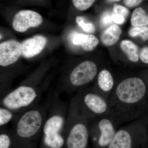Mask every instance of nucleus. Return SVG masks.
<instances>
[{
	"mask_svg": "<svg viewBox=\"0 0 148 148\" xmlns=\"http://www.w3.org/2000/svg\"><path fill=\"white\" fill-rule=\"evenodd\" d=\"M147 86L141 78H126L115 85L108 98L110 114L119 124L138 119L143 113Z\"/></svg>",
	"mask_w": 148,
	"mask_h": 148,
	"instance_id": "obj_1",
	"label": "nucleus"
},
{
	"mask_svg": "<svg viewBox=\"0 0 148 148\" xmlns=\"http://www.w3.org/2000/svg\"><path fill=\"white\" fill-rule=\"evenodd\" d=\"M90 119L80 108L76 95L72 98L69 108L65 130L67 133V148H87Z\"/></svg>",
	"mask_w": 148,
	"mask_h": 148,
	"instance_id": "obj_2",
	"label": "nucleus"
},
{
	"mask_svg": "<svg viewBox=\"0 0 148 148\" xmlns=\"http://www.w3.org/2000/svg\"><path fill=\"white\" fill-rule=\"evenodd\" d=\"M46 113L45 109L36 106L18 114L13 120L15 135L21 140L32 139L42 130Z\"/></svg>",
	"mask_w": 148,
	"mask_h": 148,
	"instance_id": "obj_3",
	"label": "nucleus"
},
{
	"mask_svg": "<svg viewBox=\"0 0 148 148\" xmlns=\"http://www.w3.org/2000/svg\"><path fill=\"white\" fill-rule=\"evenodd\" d=\"M80 108L91 120L110 114L108 100L92 89L81 90L76 94Z\"/></svg>",
	"mask_w": 148,
	"mask_h": 148,
	"instance_id": "obj_4",
	"label": "nucleus"
},
{
	"mask_svg": "<svg viewBox=\"0 0 148 148\" xmlns=\"http://www.w3.org/2000/svg\"><path fill=\"white\" fill-rule=\"evenodd\" d=\"M119 125L110 114L90 120V135L99 148H107L113 140Z\"/></svg>",
	"mask_w": 148,
	"mask_h": 148,
	"instance_id": "obj_5",
	"label": "nucleus"
},
{
	"mask_svg": "<svg viewBox=\"0 0 148 148\" xmlns=\"http://www.w3.org/2000/svg\"><path fill=\"white\" fill-rule=\"evenodd\" d=\"M144 124L139 119L129 122L117 130L107 148H138L144 130Z\"/></svg>",
	"mask_w": 148,
	"mask_h": 148,
	"instance_id": "obj_6",
	"label": "nucleus"
},
{
	"mask_svg": "<svg viewBox=\"0 0 148 148\" xmlns=\"http://www.w3.org/2000/svg\"><path fill=\"white\" fill-rule=\"evenodd\" d=\"M69 108L57 96L53 98L43 126V135L61 133L65 130Z\"/></svg>",
	"mask_w": 148,
	"mask_h": 148,
	"instance_id": "obj_7",
	"label": "nucleus"
},
{
	"mask_svg": "<svg viewBox=\"0 0 148 148\" xmlns=\"http://www.w3.org/2000/svg\"><path fill=\"white\" fill-rule=\"evenodd\" d=\"M98 73V66L93 61H86L78 64L69 75L68 92L73 93L87 85L95 79Z\"/></svg>",
	"mask_w": 148,
	"mask_h": 148,
	"instance_id": "obj_8",
	"label": "nucleus"
},
{
	"mask_svg": "<svg viewBox=\"0 0 148 148\" xmlns=\"http://www.w3.org/2000/svg\"><path fill=\"white\" fill-rule=\"evenodd\" d=\"M41 15L31 10H22L16 14L14 17L12 26L16 32L23 33L30 28L38 27L42 22Z\"/></svg>",
	"mask_w": 148,
	"mask_h": 148,
	"instance_id": "obj_9",
	"label": "nucleus"
},
{
	"mask_svg": "<svg viewBox=\"0 0 148 148\" xmlns=\"http://www.w3.org/2000/svg\"><path fill=\"white\" fill-rule=\"evenodd\" d=\"M21 55V44L16 40H9L0 44V65L1 67H8L16 63Z\"/></svg>",
	"mask_w": 148,
	"mask_h": 148,
	"instance_id": "obj_10",
	"label": "nucleus"
},
{
	"mask_svg": "<svg viewBox=\"0 0 148 148\" xmlns=\"http://www.w3.org/2000/svg\"><path fill=\"white\" fill-rule=\"evenodd\" d=\"M96 86L92 88L108 100L115 85L113 77L107 69H103L97 75Z\"/></svg>",
	"mask_w": 148,
	"mask_h": 148,
	"instance_id": "obj_11",
	"label": "nucleus"
},
{
	"mask_svg": "<svg viewBox=\"0 0 148 148\" xmlns=\"http://www.w3.org/2000/svg\"><path fill=\"white\" fill-rule=\"evenodd\" d=\"M47 43L45 37L36 35L25 40L21 43L22 55L26 58H31L39 54Z\"/></svg>",
	"mask_w": 148,
	"mask_h": 148,
	"instance_id": "obj_12",
	"label": "nucleus"
},
{
	"mask_svg": "<svg viewBox=\"0 0 148 148\" xmlns=\"http://www.w3.org/2000/svg\"><path fill=\"white\" fill-rule=\"evenodd\" d=\"M122 33L121 29L116 24L110 25L101 34V42L106 46H112L119 40Z\"/></svg>",
	"mask_w": 148,
	"mask_h": 148,
	"instance_id": "obj_13",
	"label": "nucleus"
},
{
	"mask_svg": "<svg viewBox=\"0 0 148 148\" xmlns=\"http://www.w3.org/2000/svg\"><path fill=\"white\" fill-rule=\"evenodd\" d=\"M121 49L126 55L130 62L137 63L139 61V48L131 40H123L120 45Z\"/></svg>",
	"mask_w": 148,
	"mask_h": 148,
	"instance_id": "obj_14",
	"label": "nucleus"
},
{
	"mask_svg": "<svg viewBox=\"0 0 148 148\" xmlns=\"http://www.w3.org/2000/svg\"><path fill=\"white\" fill-rule=\"evenodd\" d=\"M131 24L134 27L148 26V14L142 7L134 10L131 17Z\"/></svg>",
	"mask_w": 148,
	"mask_h": 148,
	"instance_id": "obj_15",
	"label": "nucleus"
},
{
	"mask_svg": "<svg viewBox=\"0 0 148 148\" xmlns=\"http://www.w3.org/2000/svg\"><path fill=\"white\" fill-rule=\"evenodd\" d=\"M44 143L49 148H61L65 143L61 133L44 135Z\"/></svg>",
	"mask_w": 148,
	"mask_h": 148,
	"instance_id": "obj_16",
	"label": "nucleus"
},
{
	"mask_svg": "<svg viewBox=\"0 0 148 148\" xmlns=\"http://www.w3.org/2000/svg\"><path fill=\"white\" fill-rule=\"evenodd\" d=\"M14 112L3 106L0 107V126L3 127L10 122L15 117Z\"/></svg>",
	"mask_w": 148,
	"mask_h": 148,
	"instance_id": "obj_17",
	"label": "nucleus"
},
{
	"mask_svg": "<svg viewBox=\"0 0 148 148\" xmlns=\"http://www.w3.org/2000/svg\"><path fill=\"white\" fill-rule=\"evenodd\" d=\"M130 37H140L143 41L148 40V27H134L130 28L128 32Z\"/></svg>",
	"mask_w": 148,
	"mask_h": 148,
	"instance_id": "obj_18",
	"label": "nucleus"
},
{
	"mask_svg": "<svg viewBox=\"0 0 148 148\" xmlns=\"http://www.w3.org/2000/svg\"><path fill=\"white\" fill-rule=\"evenodd\" d=\"M99 42V40L95 36L93 35H88L86 41L81 47L85 51H91L95 49Z\"/></svg>",
	"mask_w": 148,
	"mask_h": 148,
	"instance_id": "obj_19",
	"label": "nucleus"
},
{
	"mask_svg": "<svg viewBox=\"0 0 148 148\" xmlns=\"http://www.w3.org/2000/svg\"><path fill=\"white\" fill-rule=\"evenodd\" d=\"M76 20L78 26L84 32L89 34H92L95 32V28L94 24L91 22H86L82 16H77Z\"/></svg>",
	"mask_w": 148,
	"mask_h": 148,
	"instance_id": "obj_20",
	"label": "nucleus"
},
{
	"mask_svg": "<svg viewBox=\"0 0 148 148\" xmlns=\"http://www.w3.org/2000/svg\"><path fill=\"white\" fill-rule=\"evenodd\" d=\"M95 0H73L75 7L81 11L88 9L94 3Z\"/></svg>",
	"mask_w": 148,
	"mask_h": 148,
	"instance_id": "obj_21",
	"label": "nucleus"
},
{
	"mask_svg": "<svg viewBox=\"0 0 148 148\" xmlns=\"http://www.w3.org/2000/svg\"><path fill=\"white\" fill-rule=\"evenodd\" d=\"M12 144L10 136L5 132H1L0 135V148H10Z\"/></svg>",
	"mask_w": 148,
	"mask_h": 148,
	"instance_id": "obj_22",
	"label": "nucleus"
},
{
	"mask_svg": "<svg viewBox=\"0 0 148 148\" xmlns=\"http://www.w3.org/2000/svg\"><path fill=\"white\" fill-rule=\"evenodd\" d=\"M113 13L117 14L124 16L126 18L129 15L130 11L129 10L125 7L115 3L114 4L113 8Z\"/></svg>",
	"mask_w": 148,
	"mask_h": 148,
	"instance_id": "obj_23",
	"label": "nucleus"
},
{
	"mask_svg": "<svg viewBox=\"0 0 148 148\" xmlns=\"http://www.w3.org/2000/svg\"><path fill=\"white\" fill-rule=\"evenodd\" d=\"M88 35L77 33L74 35L72 39V42L74 45L81 46L86 41Z\"/></svg>",
	"mask_w": 148,
	"mask_h": 148,
	"instance_id": "obj_24",
	"label": "nucleus"
},
{
	"mask_svg": "<svg viewBox=\"0 0 148 148\" xmlns=\"http://www.w3.org/2000/svg\"><path fill=\"white\" fill-rule=\"evenodd\" d=\"M112 15V13L109 11L105 12L103 14L100 19L102 26L106 27L112 24L113 22Z\"/></svg>",
	"mask_w": 148,
	"mask_h": 148,
	"instance_id": "obj_25",
	"label": "nucleus"
},
{
	"mask_svg": "<svg viewBox=\"0 0 148 148\" xmlns=\"http://www.w3.org/2000/svg\"><path fill=\"white\" fill-rule=\"evenodd\" d=\"M139 57L143 63L148 64V47H144L141 49Z\"/></svg>",
	"mask_w": 148,
	"mask_h": 148,
	"instance_id": "obj_26",
	"label": "nucleus"
},
{
	"mask_svg": "<svg viewBox=\"0 0 148 148\" xmlns=\"http://www.w3.org/2000/svg\"><path fill=\"white\" fill-rule=\"evenodd\" d=\"M144 0H123L125 6L130 8H133L140 5Z\"/></svg>",
	"mask_w": 148,
	"mask_h": 148,
	"instance_id": "obj_27",
	"label": "nucleus"
},
{
	"mask_svg": "<svg viewBox=\"0 0 148 148\" xmlns=\"http://www.w3.org/2000/svg\"><path fill=\"white\" fill-rule=\"evenodd\" d=\"M112 16L113 22L118 24H123L126 19L124 16L117 14L113 13V12L112 13Z\"/></svg>",
	"mask_w": 148,
	"mask_h": 148,
	"instance_id": "obj_28",
	"label": "nucleus"
},
{
	"mask_svg": "<svg viewBox=\"0 0 148 148\" xmlns=\"http://www.w3.org/2000/svg\"><path fill=\"white\" fill-rule=\"evenodd\" d=\"M111 2H119L121 0H108Z\"/></svg>",
	"mask_w": 148,
	"mask_h": 148,
	"instance_id": "obj_29",
	"label": "nucleus"
}]
</instances>
